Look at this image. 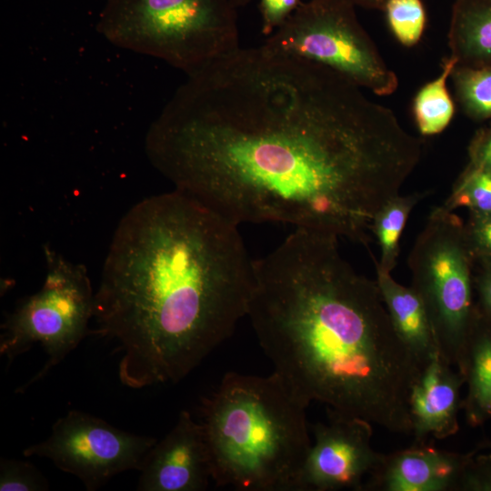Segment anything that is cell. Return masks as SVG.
Segmentation results:
<instances>
[{
	"label": "cell",
	"mask_w": 491,
	"mask_h": 491,
	"mask_svg": "<svg viewBox=\"0 0 491 491\" xmlns=\"http://www.w3.org/2000/svg\"><path fill=\"white\" fill-rule=\"evenodd\" d=\"M137 484L140 491H202L213 482L212 464L201 422L187 410L146 455Z\"/></svg>",
	"instance_id": "cell-11"
},
{
	"label": "cell",
	"mask_w": 491,
	"mask_h": 491,
	"mask_svg": "<svg viewBox=\"0 0 491 491\" xmlns=\"http://www.w3.org/2000/svg\"><path fill=\"white\" fill-rule=\"evenodd\" d=\"M471 253L460 219L440 205L431 211L408 258L411 287L426 306L439 353L457 370L476 313Z\"/></svg>",
	"instance_id": "cell-6"
},
{
	"label": "cell",
	"mask_w": 491,
	"mask_h": 491,
	"mask_svg": "<svg viewBox=\"0 0 491 491\" xmlns=\"http://www.w3.org/2000/svg\"><path fill=\"white\" fill-rule=\"evenodd\" d=\"M448 45L457 65H491V0H456Z\"/></svg>",
	"instance_id": "cell-16"
},
{
	"label": "cell",
	"mask_w": 491,
	"mask_h": 491,
	"mask_svg": "<svg viewBox=\"0 0 491 491\" xmlns=\"http://www.w3.org/2000/svg\"><path fill=\"white\" fill-rule=\"evenodd\" d=\"M301 0H260L262 31L271 35L297 9Z\"/></svg>",
	"instance_id": "cell-24"
},
{
	"label": "cell",
	"mask_w": 491,
	"mask_h": 491,
	"mask_svg": "<svg viewBox=\"0 0 491 491\" xmlns=\"http://www.w3.org/2000/svg\"><path fill=\"white\" fill-rule=\"evenodd\" d=\"M344 0H309L266 38L270 50L326 66L376 95L398 86L396 74Z\"/></svg>",
	"instance_id": "cell-8"
},
{
	"label": "cell",
	"mask_w": 491,
	"mask_h": 491,
	"mask_svg": "<svg viewBox=\"0 0 491 491\" xmlns=\"http://www.w3.org/2000/svg\"><path fill=\"white\" fill-rule=\"evenodd\" d=\"M475 453L476 448L462 454L425 443L382 454L361 491H457Z\"/></svg>",
	"instance_id": "cell-12"
},
{
	"label": "cell",
	"mask_w": 491,
	"mask_h": 491,
	"mask_svg": "<svg viewBox=\"0 0 491 491\" xmlns=\"http://www.w3.org/2000/svg\"><path fill=\"white\" fill-rule=\"evenodd\" d=\"M145 152L175 189L237 225L289 224L368 247L422 143L340 74L262 45L188 75Z\"/></svg>",
	"instance_id": "cell-1"
},
{
	"label": "cell",
	"mask_w": 491,
	"mask_h": 491,
	"mask_svg": "<svg viewBox=\"0 0 491 491\" xmlns=\"http://www.w3.org/2000/svg\"><path fill=\"white\" fill-rule=\"evenodd\" d=\"M46 274L39 291L25 297L1 326L0 354L10 365L39 344L48 358L18 392L43 379L89 333L95 313V293L86 268L44 246Z\"/></svg>",
	"instance_id": "cell-7"
},
{
	"label": "cell",
	"mask_w": 491,
	"mask_h": 491,
	"mask_svg": "<svg viewBox=\"0 0 491 491\" xmlns=\"http://www.w3.org/2000/svg\"><path fill=\"white\" fill-rule=\"evenodd\" d=\"M458 371L467 386L462 399L466 423L482 426L491 420V320L477 310Z\"/></svg>",
	"instance_id": "cell-15"
},
{
	"label": "cell",
	"mask_w": 491,
	"mask_h": 491,
	"mask_svg": "<svg viewBox=\"0 0 491 491\" xmlns=\"http://www.w3.org/2000/svg\"><path fill=\"white\" fill-rule=\"evenodd\" d=\"M456 65V59L451 55L444 59L439 75L426 83L415 96L414 116L424 135L441 133L453 118L455 105L446 83Z\"/></svg>",
	"instance_id": "cell-17"
},
{
	"label": "cell",
	"mask_w": 491,
	"mask_h": 491,
	"mask_svg": "<svg viewBox=\"0 0 491 491\" xmlns=\"http://www.w3.org/2000/svg\"><path fill=\"white\" fill-rule=\"evenodd\" d=\"M476 286L478 294V306L476 308L483 316L491 320V260H486Z\"/></svg>",
	"instance_id": "cell-26"
},
{
	"label": "cell",
	"mask_w": 491,
	"mask_h": 491,
	"mask_svg": "<svg viewBox=\"0 0 491 491\" xmlns=\"http://www.w3.org/2000/svg\"><path fill=\"white\" fill-rule=\"evenodd\" d=\"M328 422L312 426L314 442L298 473L295 491H361L382 453L372 445V424L329 410Z\"/></svg>",
	"instance_id": "cell-10"
},
{
	"label": "cell",
	"mask_w": 491,
	"mask_h": 491,
	"mask_svg": "<svg viewBox=\"0 0 491 491\" xmlns=\"http://www.w3.org/2000/svg\"><path fill=\"white\" fill-rule=\"evenodd\" d=\"M457 491H491V453H476L466 465Z\"/></svg>",
	"instance_id": "cell-23"
},
{
	"label": "cell",
	"mask_w": 491,
	"mask_h": 491,
	"mask_svg": "<svg viewBox=\"0 0 491 491\" xmlns=\"http://www.w3.org/2000/svg\"><path fill=\"white\" fill-rule=\"evenodd\" d=\"M463 385L462 374L439 351L423 366L408 400L415 444H425L430 437L445 439L458 432Z\"/></svg>",
	"instance_id": "cell-13"
},
{
	"label": "cell",
	"mask_w": 491,
	"mask_h": 491,
	"mask_svg": "<svg viewBox=\"0 0 491 491\" xmlns=\"http://www.w3.org/2000/svg\"><path fill=\"white\" fill-rule=\"evenodd\" d=\"M352 4L366 8L384 10L387 0H344Z\"/></svg>",
	"instance_id": "cell-28"
},
{
	"label": "cell",
	"mask_w": 491,
	"mask_h": 491,
	"mask_svg": "<svg viewBox=\"0 0 491 491\" xmlns=\"http://www.w3.org/2000/svg\"><path fill=\"white\" fill-rule=\"evenodd\" d=\"M466 235L471 251L491 257V214L474 216Z\"/></svg>",
	"instance_id": "cell-25"
},
{
	"label": "cell",
	"mask_w": 491,
	"mask_h": 491,
	"mask_svg": "<svg viewBox=\"0 0 491 491\" xmlns=\"http://www.w3.org/2000/svg\"><path fill=\"white\" fill-rule=\"evenodd\" d=\"M442 205L450 211L466 206L474 216L491 214V171L472 165L457 180Z\"/></svg>",
	"instance_id": "cell-20"
},
{
	"label": "cell",
	"mask_w": 491,
	"mask_h": 491,
	"mask_svg": "<svg viewBox=\"0 0 491 491\" xmlns=\"http://www.w3.org/2000/svg\"><path fill=\"white\" fill-rule=\"evenodd\" d=\"M376 283L397 336L423 367L439 351L423 300L414 288L377 268Z\"/></svg>",
	"instance_id": "cell-14"
},
{
	"label": "cell",
	"mask_w": 491,
	"mask_h": 491,
	"mask_svg": "<svg viewBox=\"0 0 491 491\" xmlns=\"http://www.w3.org/2000/svg\"><path fill=\"white\" fill-rule=\"evenodd\" d=\"M49 484L44 475L31 463L1 458L0 491H45Z\"/></svg>",
	"instance_id": "cell-22"
},
{
	"label": "cell",
	"mask_w": 491,
	"mask_h": 491,
	"mask_svg": "<svg viewBox=\"0 0 491 491\" xmlns=\"http://www.w3.org/2000/svg\"><path fill=\"white\" fill-rule=\"evenodd\" d=\"M252 0H232L233 4L238 8L246 5Z\"/></svg>",
	"instance_id": "cell-30"
},
{
	"label": "cell",
	"mask_w": 491,
	"mask_h": 491,
	"mask_svg": "<svg viewBox=\"0 0 491 491\" xmlns=\"http://www.w3.org/2000/svg\"><path fill=\"white\" fill-rule=\"evenodd\" d=\"M384 10L389 27L405 46L416 45L426 25V13L421 0H387Z\"/></svg>",
	"instance_id": "cell-21"
},
{
	"label": "cell",
	"mask_w": 491,
	"mask_h": 491,
	"mask_svg": "<svg viewBox=\"0 0 491 491\" xmlns=\"http://www.w3.org/2000/svg\"><path fill=\"white\" fill-rule=\"evenodd\" d=\"M308 406L274 371L226 373L202 406L213 482L242 491H295L312 443Z\"/></svg>",
	"instance_id": "cell-4"
},
{
	"label": "cell",
	"mask_w": 491,
	"mask_h": 491,
	"mask_svg": "<svg viewBox=\"0 0 491 491\" xmlns=\"http://www.w3.org/2000/svg\"><path fill=\"white\" fill-rule=\"evenodd\" d=\"M472 165L491 171V134L479 140L473 147Z\"/></svg>",
	"instance_id": "cell-27"
},
{
	"label": "cell",
	"mask_w": 491,
	"mask_h": 491,
	"mask_svg": "<svg viewBox=\"0 0 491 491\" xmlns=\"http://www.w3.org/2000/svg\"><path fill=\"white\" fill-rule=\"evenodd\" d=\"M156 442L154 437L132 434L99 417L71 410L54 423L48 438L29 446L23 455L51 460L93 491L120 473L139 471Z\"/></svg>",
	"instance_id": "cell-9"
},
{
	"label": "cell",
	"mask_w": 491,
	"mask_h": 491,
	"mask_svg": "<svg viewBox=\"0 0 491 491\" xmlns=\"http://www.w3.org/2000/svg\"><path fill=\"white\" fill-rule=\"evenodd\" d=\"M452 77L456 98L471 116H491V65L470 67L457 65Z\"/></svg>",
	"instance_id": "cell-19"
},
{
	"label": "cell",
	"mask_w": 491,
	"mask_h": 491,
	"mask_svg": "<svg viewBox=\"0 0 491 491\" xmlns=\"http://www.w3.org/2000/svg\"><path fill=\"white\" fill-rule=\"evenodd\" d=\"M338 238L296 228L254 260L246 316L274 372L306 404L411 434L409 394L422 367L376 281L343 258Z\"/></svg>",
	"instance_id": "cell-3"
},
{
	"label": "cell",
	"mask_w": 491,
	"mask_h": 491,
	"mask_svg": "<svg viewBox=\"0 0 491 491\" xmlns=\"http://www.w3.org/2000/svg\"><path fill=\"white\" fill-rule=\"evenodd\" d=\"M478 451H487L491 453V440H483L476 446Z\"/></svg>",
	"instance_id": "cell-29"
},
{
	"label": "cell",
	"mask_w": 491,
	"mask_h": 491,
	"mask_svg": "<svg viewBox=\"0 0 491 491\" xmlns=\"http://www.w3.org/2000/svg\"><path fill=\"white\" fill-rule=\"evenodd\" d=\"M236 8L232 0H106L97 29L190 75L239 47Z\"/></svg>",
	"instance_id": "cell-5"
},
{
	"label": "cell",
	"mask_w": 491,
	"mask_h": 491,
	"mask_svg": "<svg viewBox=\"0 0 491 491\" xmlns=\"http://www.w3.org/2000/svg\"><path fill=\"white\" fill-rule=\"evenodd\" d=\"M254 281L237 225L176 189L155 195L114 233L94 334L118 343L123 385L175 384L247 316Z\"/></svg>",
	"instance_id": "cell-2"
},
{
	"label": "cell",
	"mask_w": 491,
	"mask_h": 491,
	"mask_svg": "<svg viewBox=\"0 0 491 491\" xmlns=\"http://www.w3.org/2000/svg\"><path fill=\"white\" fill-rule=\"evenodd\" d=\"M427 192H416L407 195L399 194L389 199L376 213L372 233L380 246V260L373 257L376 268L391 273L399 253V239L413 208L427 195Z\"/></svg>",
	"instance_id": "cell-18"
}]
</instances>
